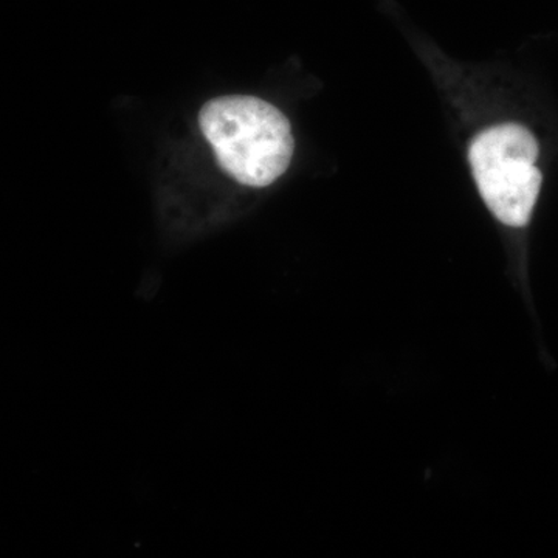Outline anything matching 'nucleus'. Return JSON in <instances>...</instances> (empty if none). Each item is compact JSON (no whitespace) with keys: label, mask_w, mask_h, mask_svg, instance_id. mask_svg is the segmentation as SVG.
<instances>
[{"label":"nucleus","mask_w":558,"mask_h":558,"mask_svg":"<svg viewBox=\"0 0 558 558\" xmlns=\"http://www.w3.org/2000/svg\"><path fill=\"white\" fill-rule=\"evenodd\" d=\"M202 134L230 178L264 189L288 171L293 156L289 120L270 102L255 97H220L199 113Z\"/></svg>","instance_id":"nucleus-1"},{"label":"nucleus","mask_w":558,"mask_h":558,"mask_svg":"<svg viewBox=\"0 0 558 558\" xmlns=\"http://www.w3.org/2000/svg\"><path fill=\"white\" fill-rule=\"evenodd\" d=\"M481 196L495 218L524 227L537 202L542 172L535 167L538 143L520 124H501L481 132L469 153Z\"/></svg>","instance_id":"nucleus-2"}]
</instances>
